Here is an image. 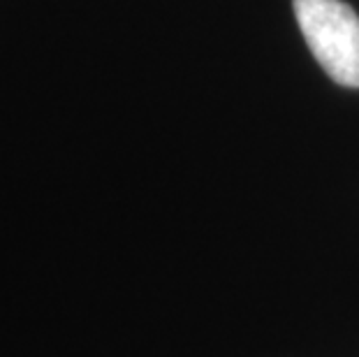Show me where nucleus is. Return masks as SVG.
Listing matches in <instances>:
<instances>
[{
    "instance_id": "nucleus-1",
    "label": "nucleus",
    "mask_w": 359,
    "mask_h": 357,
    "mask_svg": "<svg viewBox=\"0 0 359 357\" xmlns=\"http://www.w3.org/2000/svg\"><path fill=\"white\" fill-rule=\"evenodd\" d=\"M304 40L323 70L348 88H359V17L343 0H292Z\"/></svg>"
}]
</instances>
